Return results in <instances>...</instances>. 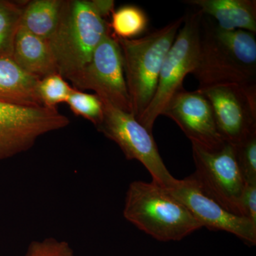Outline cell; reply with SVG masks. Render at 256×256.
Instances as JSON below:
<instances>
[{
    "mask_svg": "<svg viewBox=\"0 0 256 256\" xmlns=\"http://www.w3.org/2000/svg\"><path fill=\"white\" fill-rule=\"evenodd\" d=\"M104 104V118L96 127L99 132L118 146L128 160L142 163L150 174L152 181L168 188L175 178L160 154L156 141L130 112H124L108 102Z\"/></svg>",
    "mask_w": 256,
    "mask_h": 256,
    "instance_id": "cell-7",
    "label": "cell"
},
{
    "mask_svg": "<svg viewBox=\"0 0 256 256\" xmlns=\"http://www.w3.org/2000/svg\"><path fill=\"white\" fill-rule=\"evenodd\" d=\"M202 15L198 10L184 15L182 26L165 57L154 97L138 120L149 132L152 131L156 118L162 114L170 99L184 88L185 77L196 68Z\"/></svg>",
    "mask_w": 256,
    "mask_h": 256,
    "instance_id": "cell-5",
    "label": "cell"
},
{
    "mask_svg": "<svg viewBox=\"0 0 256 256\" xmlns=\"http://www.w3.org/2000/svg\"><path fill=\"white\" fill-rule=\"evenodd\" d=\"M40 80L26 73L12 57H0V102L24 107L44 106L38 92Z\"/></svg>",
    "mask_w": 256,
    "mask_h": 256,
    "instance_id": "cell-15",
    "label": "cell"
},
{
    "mask_svg": "<svg viewBox=\"0 0 256 256\" xmlns=\"http://www.w3.org/2000/svg\"><path fill=\"white\" fill-rule=\"evenodd\" d=\"M242 216L256 224V183H246L242 198Z\"/></svg>",
    "mask_w": 256,
    "mask_h": 256,
    "instance_id": "cell-23",
    "label": "cell"
},
{
    "mask_svg": "<svg viewBox=\"0 0 256 256\" xmlns=\"http://www.w3.org/2000/svg\"><path fill=\"white\" fill-rule=\"evenodd\" d=\"M124 216L139 230L162 242H178L202 228L168 188L152 181H134L129 185Z\"/></svg>",
    "mask_w": 256,
    "mask_h": 256,
    "instance_id": "cell-3",
    "label": "cell"
},
{
    "mask_svg": "<svg viewBox=\"0 0 256 256\" xmlns=\"http://www.w3.org/2000/svg\"><path fill=\"white\" fill-rule=\"evenodd\" d=\"M20 2L0 0V57H12L15 35L24 5Z\"/></svg>",
    "mask_w": 256,
    "mask_h": 256,
    "instance_id": "cell-18",
    "label": "cell"
},
{
    "mask_svg": "<svg viewBox=\"0 0 256 256\" xmlns=\"http://www.w3.org/2000/svg\"><path fill=\"white\" fill-rule=\"evenodd\" d=\"M200 90L210 101L224 142L236 146L256 133V85L225 84Z\"/></svg>",
    "mask_w": 256,
    "mask_h": 256,
    "instance_id": "cell-10",
    "label": "cell"
},
{
    "mask_svg": "<svg viewBox=\"0 0 256 256\" xmlns=\"http://www.w3.org/2000/svg\"><path fill=\"white\" fill-rule=\"evenodd\" d=\"M224 30L256 32V0H186Z\"/></svg>",
    "mask_w": 256,
    "mask_h": 256,
    "instance_id": "cell-13",
    "label": "cell"
},
{
    "mask_svg": "<svg viewBox=\"0 0 256 256\" xmlns=\"http://www.w3.org/2000/svg\"><path fill=\"white\" fill-rule=\"evenodd\" d=\"M12 58L26 73L38 79L58 73L48 41L20 26L15 35Z\"/></svg>",
    "mask_w": 256,
    "mask_h": 256,
    "instance_id": "cell-14",
    "label": "cell"
},
{
    "mask_svg": "<svg viewBox=\"0 0 256 256\" xmlns=\"http://www.w3.org/2000/svg\"><path fill=\"white\" fill-rule=\"evenodd\" d=\"M64 0H32L25 3L20 26L48 41L54 32Z\"/></svg>",
    "mask_w": 256,
    "mask_h": 256,
    "instance_id": "cell-16",
    "label": "cell"
},
{
    "mask_svg": "<svg viewBox=\"0 0 256 256\" xmlns=\"http://www.w3.org/2000/svg\"><path fill=\"white\" fill-rule=\"evenodd\" d=\"M24 256H75L70 244L50 237L30 242Z\"/></svg>",
    "mask_w": 256,
    "mask_h": 256,
    "instance_id": "cell-22",
    "label": "cell"
},
{
    "mask_svg": "<svg viewBox=\"0 0 256 256\" xmlns=\"http://www.w3.org/2000/svg\"><path fill=\"white\" fill-rule=\"evenodd\" d=\"M186 207L202 227L233 234L248 245L256 244V224L245 217L234 214L204 193L192 175L175 178L166 188Z\"/></svg>",
    "mask_w": 256,
    "mask_h": 256,
    "instance_id": "cell-11",
    "label": "cell"
},
{
    "mask_svg": "<svg viewBox=\"0 0 256 256\" xmlns=\"http://www.w3.org/2000/svg\"><path fill=\"white\" fill-rule=\"evenodd\" d=\"M162 114L178 124L192 144L216 150L225 143L217 130L210 101L201 90L182 89L170 99Z\"/></svg>",
    "mask_w": 256,
    "mask_h": 256,
    "instance_id": "cell-12",
    "label": "cell"
},
{
    "mask_svg": "<svg viewBox=\"0 0 256 256\" xmlns=\"http://www.w3.org/2000/svg\"><path fill=\"white\" fill-rule=\"evenodd\" d=\"M75 116L90 121L95 127L104 118V104L96 94H88L73 88L66 102Z\"/></svg>",
    "mask_w": 256,
    "mask_h": 256,
    "instance_id": "cell-19",
    "label": "cell"
},
{
    "mask_svg": "<svg viewBox=\"0 0 256 256\" xmlns=\"http://www.w3.org/2000/svg\"><path fill=\"white\" fill-rule=\"evenodd\" d=\"M184 21V16L141 38H117L132 114L137 120L154 97L163 62Z\"/></svg>",
    "mask_w": 256,
    "mask_h": 256,
    "instance_id": "cell-4",
    "label": "cell"
},
{
    "mask_svg": "<svg viewBox=\"0 0 256 256\" xmlns=\"http://www.w3.org/2000/svg\"><path fill=\"white\" fill-rule=\"evenodd\" d=\"M68 80L74 88L94 90L102 102L132 114L122 54L112 32L98 45L89 62Z\"/></svg>",
    "mask_w": 256,
    "mask_h": 256,
    "instance_id": "cell-8",
    "label": "cell"
},
{
    "mask_svg": "<svg viewBox=\"0 0 256 256\" xmlns=\"http://www.w3.org/2000/svg\"><path fill=\"white\" fill-rule=\"evenodd\" d=\"M73 88L58 73L50 74L40 79L38 92L44 106L56 108V106L66 102Z\"/></svg>",
    "mask_w": 256,
    "mask_h": 256,
    "instance_id": "cell-20",
    "label": "cell"
},
{
    "mask_svg": "<svg viewBox=\"0 0 256 256\" xmlns=\"http://www.w3.org/2000/svg\"><path fill=\"white\" fill-rule=\"evenodd\" d=\"M235 146L239 168L246 183H256V133Z\"/></svg>",
    "mask_w": 256,
    "mask_h": 256,
    "instance_id": "cell-21",
    "label": "cell"
},
{
    "mask_svg": "<svg viewBox=\"0 0 256 256\" xmlns=\"http://www.w3.org/2000/svg\"><path fill=\"white\" fill-rule=\"evenodd\" d=\"M148 16L141 8L124 5L111 15L110 31L117 38L134 40L148 30Z\"/></svg>",
    "mask_w": 256,
    "mask_h": 256,
    "instance_id": "cell-17",
    "label": "cell"
},
{
    "mask_svg": "<svg viewBox=\"0 0 256 256\" xmlns=\"http://www.w3.org/2000/svg\"><path fill=\"white\" fill-rule=\"evenodd\" d=\"M195 172L192 176L204 193L234 214L242 216V198L246 182L239 168L235 146L225 142L208 150L192 144Z\"/></svg>",
    "mask_w": 256,
    "mask_h": 256,
    "instance_id": "cell-6",
    "label": "cell"
},
{
    "mask_svg": "<svg viewBox=\"0 0 256 256\" xmlns=\"http://www.w3.org/2000/svg\"><path fill=\"white\" fill-rule=\"evenodd\" d=\"M192 74L198 90L225 84L256 85L255 34L222 30L202 15L198 62Z\"/></svg>",
    "mask_w": 256,
    "mask_h": 256,
    "instance_id": "cell-2",
    "label": "cell"
},
{
    "mask_svg": "<svg viewBox=\"0 0 256 256\" xmlns=\"http://www.w3.org/2000/svg\"><path fill=\"white\" fill-rule=\"evenodd\" d=\"M70 124L68 118L57 108L0 102V161L26 152L42 136Z\"/></svg>",
    "mask_w": 256,
    "mask_h": 256,
    "instance_id": "cell-9",
    "label": "cell"
},
{
    "mask_svg": "<svg viewBox=\"0 0 256 256\" xmlns=\"http://www.w3.org/2000/svg\"><path fill=\"white\" fill-rule=\"evenodd\" d=\"M112 0H64L58 23L48 38L58 73L68 80L89 62L110 33Z\"/></svg>",
    "mask_w": 256,
    "mask_h": 256,
    "instance_id": "cell-1",
    "label": "cell"
}]
</instances>
